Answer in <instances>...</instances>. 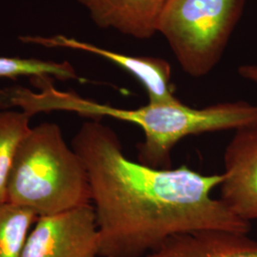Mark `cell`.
Listing matches in <instances>:
<instances>
[{
	"label": "cell",
	"mask_w": 257,
	"mask_h": 257,
	"mask_svg": "<svg viewBox=\"0 0 257 257\" xmlns=\"http://www.w3.org/2000/svg\"><path fill=\"white\" fill-rule=\"evenodd\" d=\"M25 103L33 115L64 110L91 119L110 117L135 124L144 134L137 147L138 162L157 169L172 168L173 150L184 138L257 124V104L248 102H224L199 109L181 101L148 103L136 109H122L59 91L52 82L43 84L38 92H28Z\"/></svg>",
	"instance_id": "obj_2"
},
{
	"label": "cell",
	"mask_w": 257,
	"mask_h": 257,
	"mask_svg": "<svg viewBox=\"0 0 257 257\" xmlns=\"http://www.w3.org/2000/svg\"><path fill=\"white\" fill-rule=\"evenodd\" d=\"M72 147L87 171L99 257H145L177 235L213 230L248 234L250 230L249 222L211 195L223 174L134 161L117 134L98 119L83 123Z\"/></svg>",
	"instance_id": "obj_1"
},
{
	"label": "cell",
	"mask_w": 257,
	"mask_h": 257,
	"mask_svg": "<svg viewBox=\"0 0 257 257\" xmlns=\"http://www.w3.org/2000/svg\"><path fill=\"white\" fill-rule=\"evenodd\" d=\"M220 199L243 220L257 219V124L235 131L224 153Z\"/></svg>",
	"instance_id": "obj_6"
},
{
	"label": "cell",
	"mask_w": 257,
	"mask_h": 257,
	"mask_svg": "<svg viewBox=\"0 0 257 257\" xmlns=\"http://www.w3.org/2000/svg\"><path fill=\"white\" fill-rule=\"evenodd\" d=\"M102 29H113L137 39L158 33L166 0H77Z\"/></svg>",
	"instance_id": "obj_8"
},
{
	"label": "cell",
	"mask_w": 257,
	"mask_h": 257,
	"mask_svg": "<svg viewBox=\"0 0 257 257\" xmlns=\"http://www.w3.org/2000/svg\"><path fill=\"white\" fill-rule=\"evenodd\" d=\"M21 41L47 48H67L101 56L132 74L144 87L150 104H170L180 101L171 84L172 69L165 59L150 56L124 55L62 35L54 37H20Z\"/></svg>",
	"instance_id": "obj_7"
},
{
	"label": "cell",
	"mask_w": 257,
	"mask_h": 257,
	"mask_svg": "<svg viewBox=\"0 0 257 257\" xmlns=\"http://www.w3.org/2000/svg\"><path fill=\"white\" fill-rule=\"evenodd\" d=\"M7 202L37 217L91 204L86 168L57 124L43 122L21 140L10 175Z\"/></svg>",
	"instance_id": "obj_3"
},
{
	"label": "cell",
	"mask_w": 257,
	"mask_h": 257,
	"mask_svg": "<svg viewBox=\"0 0 257 257\" xmlns=\"http://www.w3.org/2000/svg\"><path fill=\"white\" fill-rule=\"evenodd\" d=\"M21 76L37 79H78L74 67L67 61L55 62L37 58L0 56V78L17 80Z\"/></svg>",
	"instance_id": "obj_12"
},
{
	"label": "cell",
	"mask_w": 257,
	"mask_h": 257,
	"mask_svg": "<svg viewBox=\"0 0 257 257\" xmlns=\"http://www.w3.org/2000/svg\"><path fill=\"white\" fill-rule=\"evenodd\" d=\"M238 74L244 79L257 84V65H243L238 68Z\"/></svg>",
	"instance_id": "obj_13"
},
{
	"label": "cell",
	"mask_w": 257,
	"mask_h": 257,
	"mask_svg": "<svg viewBox=\"0 0 257 257\" xmlns=\"http://www.w3.org/2000/svg\"><path fill=\"white\" fill-rule=\"evenodd\" d=\"M145 257H257V242L247 233L203 230L169 239Z\"/></svg>",
	"instance_id": "obj_9"
},
{
	"label": "cell",
	"mask_w": 257,
	"mask_h": 257,
	"mask_svg": "<svg viewBox=\"0 0 257 257\" xmlns=\"http://www.w3.org/2000/svg\"><path fill=\"white\" fill-rule=\"evenodd\" d=\"M37 216L12 203L0 204V257H22Z\"/></svg>",
	"instance_id": "obj_11"
},
{
	"label": "cell",
	"mask_w": 257,
	"mask_h": 257,
	"mask_svg": "<svg viewBox=\"0 0 257 257\" xmlns=\"http://www.w3.org/2000/svg\"><path fill=\"white\" fill-rule=\"evenodd\" d=\"M245 0H166L158 33L182 70L193 77L217 65L242 15Z\"/></svg>",
	"instance_id": "obj_4"
},
{
	"label": "cell",
	"mask_w": 257,
	"mask_h": 257,
	"mask_svg": "<svg viewBox=\"0 0 257 257\" xmlns=\"http://www.w3.org/2000/svg\"><path fill=\"white\" fill-rule=\"evenodd\" d=\"M22 257H99L92 204L37 217Z\"/></svg>",
	"instance_id": "obj_5"
},
{
	"label": "cell",
	"mask_w": 257,
	"mask_h": 257,
	"mask_svg": "<svg viewBox=\"0 0 257 257\" xmlns=\"http://www.w3.org/2000/svg\"><path fill=\"white\" fill-rule=\"evenodd\" d=\"M24 111H0V204L7 202V189L14 159L21 140L31 130Z\"/></svg>",
	"instance_id": "obj_10"
}]
</instances>
